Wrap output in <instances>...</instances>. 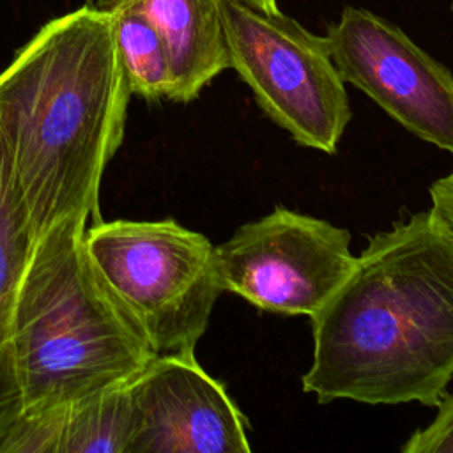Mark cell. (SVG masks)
Instances as JSON below:
<instances>
[{
	"label": "cell",
	"instance_id": "cell-13",
	"mask_svg": "<svg viewBox=\"0 0 453 453\" xmlns=\"http://www.w3.org/2000/svg\"><path fill=\"white\" fill-rule=\"evenodd\" d=\"M435 418L416 430L400 448L403 453H453V393L435 405Z\"/></svg>",
	"mask_w": 453,
	"mask_h": 453
},
{
	"label": "cell",
	"instance_id": "cell-5",
	"mask_svg": "<svg viewBox=\"0 0 453 453\" xmlns=\"http://www.w3.org/2000/svg\"><path fill=\"white\" fill-rule=\"evenodd\" d=\"M223 23L230 67L260 110L297 145L336 154L352 113L326 35L246 0H223Z\"/></svg>",
	"mask_w": 453,
	"mask_h": 453
},
{
	"label": "cell",
	"instance_id": "cell-7",
	"mask_svg": "<svg viewBox=\"0 0 453 453\" xmlns=\"http://www.w3.org/2000/svg\"><path fill=\"white\" fill-rule=\"evenodd\" d=\"M345 83L414 136L453 156V74L391 21L347 5L326 34Z\"/></svg>",
	"mask_w": 453,
	"mask_h": 453
},
{
	"label": "cell",
	"instance_id": "cell-2",
	"mask_svg": "<svg viewBox=\"0 0 453 453\" xmlns=\"http://www.w3.org/2000/svg\"><path fill=\"white\" fill-rule=\"evenodd\" d=\"M131 96L111 12L92 4L42 25L0 73V142L35 239L67 218L99 221Z\"/></svg>",
	"mask_w": 453,
	"mask_h": 453
},
{
	"label": "cell",
	"instance_id": "cell-1",
	"mask_svg": "<svg viewBox=\"0 0 453 453\" xmlns=\"http://www.w3.org/2000/svg\"><path fill=\"white\" fill-rule=\"evenodd\" d=\"M311 334L301 380L319 403L442 400L453 379V235L432 207L368 239Z\"/></svg>",
	"mask_w": 453,
	"mask_h": 453
},
{
	"label": "cell",
	"instance_id": "cell-4",
	"mask_svg": "<svg viewBox=\"0 0 453 453\" xmlns=\"http://www.w3.org/2000/svg\"><path fill=\"white\" fill-rule=\"evenodd\" d=\"M85 250L115 303L156 354L193 352L223 292L216 246L172 218L96 221Z\"/></svg>",
	"mask_w": 453,
	"mask_h": 453
},
{
	"label": "cell",
	"instance_id": "cell-16",
	"mask_svg": "<svg viewBox=\"0 0 453 453\" xmlns=\"http://www.w3.org/2000/svg\"><path fill=\"white\" fill-rule=\"evenodd\" d=\"M451 9H453V0H451Z\"/></svg>",
	"mask_w": 453,
	"mask_h": 453
},
{
	"label": "cell",
	"instance_id": "cell-8",
	"mask_svg": "<svg viewBox=\"0 0 453 453\" xmlns=\"http://www.w3.org/2000/svg\"><path fill=\"white\" fill-rule=\"evenodd\" d=\"M127 453H246L248 419L193 352L156 354L127 384Z\"/></svg>",
	"mask_w": 453,
	"mask_h": 453
},
{
	"label": "cell",
	"instance_id": "cell-10",
	"mask_svg": "<svg viewBox=\"0 0 453 453\" xmlns=\"http://www.w3.org/2000/svg\"><path fill=\"white\" fill-rule=\"evenodd\" d=\"M117 4L134 7L159 32L172 74L168 101L196 99L205 85L230 67L223 0H120Z\"/></svg>",
	"mask_w": 453,
	"mask_h": 453
},
{
	"label": "cell",
	"instance_id": "cell-3",
	"mask_svg": "<svg viewBox=\"0 0 453 453\" xmlns=\"http://www.w3.org/2000/svg\"><path fill=\"white\" fill-rule=\"evenodd\" d=\"M87 226L62 219L28 255L11 324L18 416L126 386L156 356L94 269Z\"/></svg>",
	"mask_w": 453,
	"mask_h": 453
},
{
	"label": "cell",
	"instance_id": "cell-11",
	"mask_svg": "<svg viewBox=\"0 0 453 453\" xmlns=\"http://www.w3.org/2000/svg\"><path fill=\"white\" fill-rule=\"evenodd\" d=\"M34 241L32 225L0 142V434L19 414L11 359V324Z\"/></svg>",
	"mask_w": 453,
	"mask_h": 453
},
{
	"label": "cell",
	"instance_id": "cell-14",
	"mask_svg": "<svg viewBox=\"0 0 453 453\" xmlns=\"http://www.w3.org/2000/svg\"><path fill=\"white\" fill-rule=\"evenodd\" d=\"M428 191L434 212L441 218V221L453 235V170L448 175L432 182Z\"/></svg>",
	"mask_w": 453,
	"mask_h": 453
},
{
	"label": "cell",
	"instance_id": "cell-9",
	"mask_svg": "<svg viewBox=\"0 0 453 453\" xmlns=\"http://www.w3.org/2000/svg\"><path fill=\"white\" fill-rule=\"evenodd\" d=\"M127 384L48 411L18 416L0 434V453H127Z\"/></svg>",
	"mask_w": 453,
	"mask_h": 453
},
{
	"label": "cell",
	"instance_id": "cell-6",
	"mask_svg": "<svg viewBox=\"0 0 453 453\" xmlns=\"http://www.w3.org/2000/svg\"><path fill=\"white\" fill-rule=\"evenodd\" d=\"M350 234L285 207L241 225L216 246L223 292L258 310L313 317L354 269Z\"/></svg>",
	"mask_w": 453,
	"mask_h": 453
},
{
	"label": "cell",
	"instance_id": "cell-12",
	"mask_svg": "<svg viewBox=\"0 0 453 453\" xmlns=\"http://www.w3.org/2000/svg\"><path fill=\"white\" fill-rule=\"evenodd\" d=\"M113 42L133 96L147 101L168 99L170 62L156 27L127 4L110 7Z\"/></svg>",
	"mask_w": 453,
	"mask_h": 453
},
{
	"label": "cell",
	"instance_id": "cell-15",
	"mask_svg": "<svg viewBox=\"0 0 453 453\" xmlns=\"http://www.w3.org/2000/svg\"><path fill=\"white\" fill-rule=\"evenodd\" d=\"M117 2H120V0H99V4H97V5H99V7L108 9V7L115 5ZM246 2H250V4L257 5V7L264 9V11H269V12L280 11V9H278V0H246Z\"/></svg>",
	"mask_w": 453,
	"mask_h": 453
}]
</instances>
